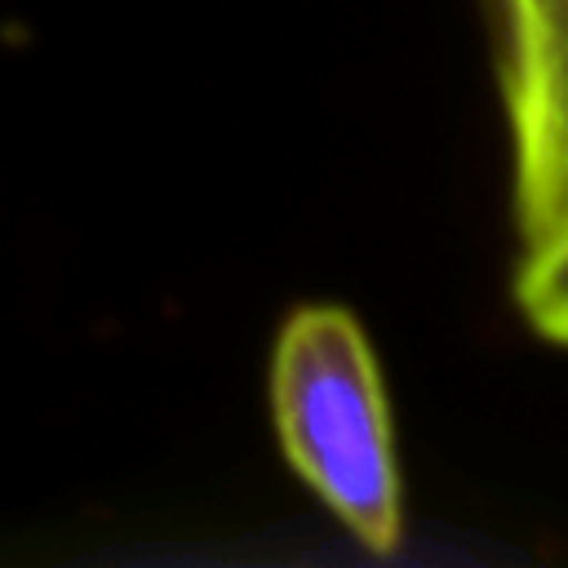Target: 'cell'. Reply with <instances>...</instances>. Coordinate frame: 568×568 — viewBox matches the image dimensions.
<instances>
[{
	"instance_id": "6da1fadb",
	"label": "cell",
	"mask_w": 568,
	"mask_h": 568,
	"mask_svg": "<svg viewBox=\"0 0 568 568\" xmlns=\"http://www.w3.org/2000/svg\"><path fill=\"white\" fill-rule=\"evenodd\" d=\"M271 422L284 462L368 550L404 541V479L377 351L333 302L297 306L271 351Z\"/></svg>"
},
{
	"instance_id": "7a4b0ae2",
	"label": "cell",
	"mask_w": 568,
	"mask_h": 568,
	"mask_svg": "<svg viewBox=\"0 0 568 568\" xmlns=\"http://www.w3.org/2000/svg\"><path fill=\"white\" fill-rule=\"evenodd\" d=\"M519 244L568 222V0H493Z\"/></svg>"
},
{
	"instance_id": "3957f363",
	"label": "cell",
	"mask_w": 568,
	"mask_h": 568,
	"mask_svg": "<svg viewBox=\"0 0 568 568\" xmlns=\"http://www.w3.org/2000/svg\"><path fill=\"white\" fill-rule=\"evenodd\" d=\"M515 302L537 337L568 346V222L524 244Z\"/></svg>"
}]
</instances>
